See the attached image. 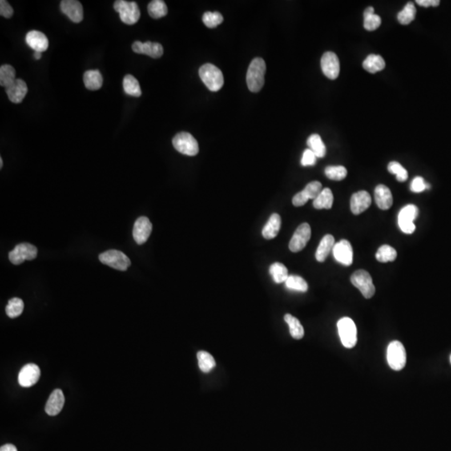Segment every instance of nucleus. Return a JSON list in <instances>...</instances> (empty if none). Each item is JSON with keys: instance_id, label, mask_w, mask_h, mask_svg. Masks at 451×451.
Here are the masks:
<instances>
[{"instance_id": "40", "label": "nucleus", "mask_w": 451, "mask_h": 451, "mask_svg": "<svg viewBox=\"0 0 451 451\" xmlns=\"http://www.w3.org/2000/svg\"><path fill=\"white\" fill-rule=\"evenodd\" d=\"M388 170L391 174H395L396 175L398 182H404L408 179V171L399 162H391L388 165Z\"/></svg>"}, {"instance_id": "3", "label": "nucleus", "mask_w": 451, "mask_h": 451, "mask_svg": "<svg viewBox=\"0 0 451 451\" xmlns=\"http://www.w3.org/2000/svg\"><path fill=\"white\" fill-rule=\"evenodd\" d=\"M114 9L119 13L121 21L126 25H135L141 17V11L136 3L126 0H117L114 4Z\"/></svg>"}, {"instance_id": "2", "label": "nucleus", "mask_w": 451, "mask_h": 451, "mask_svg": "<svg viewBox=\"0 0 451 451\" xmlns=\"http://www.w3.org/2000/svg\"><path fill=\"white\" fill-rule=\"evenodd\" d=\"M199 75L205 86L211 91H218L224 84V77L217 66L212 64H205L199 70Z\"/></svg>"}, {"instance_id": "38", "label": "nucleus", "mask_w": 451, "mask_h": 451, "mask_svg": "<svg viewBox=\"0 0 451 451\" xmlns=\"http://www.w3.org/2000/svg\"><path fill=\"white\" fill-rule=\"evenodd\" d=\"M25 308V304L24 302L18 298H14L10 299L8 303L7 307L5 308L6 315L10 318V319H15L17 317L19 316L22 313Z\"/></svg>"}, {"instance_id": "21", "label": "nucleus", "mask_w": 451, "mask_h": 451, "mask_svg": "<svg viewBox=\"0 0 451 451\" xmlns=\"http://www.w3.org/2000/svg\"><path fill=\"white\" fill-rule=\"evenodd\" d=\"M65 404V395L61 389H55L52 392L46 405L45 412L50 416H55L61 413Z\"/></svg>"}, {"instance_id": "12", "label": "nucleus", "mask_w": 451, "mask_h": 451, "mask_svg": "<svg viewBox=\"0 0 451 451\" xmlns=\"http://www.w3.org/2000/svg\"><path fill=\"white\" fill-rule=\"evenodd\" d=\"M321 68L323 74L328 79H337L340 71V64L337 54L330 51L324 53L321 58Z\"/></svg>"}, {"instance_id": "48", "label": "nucleus", "mask_w": 451, "mask_h": 451, "mask_svg": "<svg viewBox=\"0 0 451 451\" xmlns=\"http://www.w3.org/2000/svg\"><path fill=\"white\" fill-rule=\"evenodd\" d=\"M416 4L422 7H437L440 5V0H416Z\"/></svg>"}, {"instance_id": "35", "label": "nucleus", "mask_w": 451, "mask_h": 451, "mask_svg": "<svg viewBox=\"0 0 451 451\" xmlns=\"http://www.w3.org/2000/svg\"><path fill=\"white\" fill-rule=\"evenodd\" d=\"M416 15V6L413 3H408L404 9L398 14V21L401 25H409L415 21Z\"/></svg>"}, {"instance_id": "36", "label": "nucleus", "mask_w": 451, "mask_h": 451, "mask_svg": "<svg viewBox=\"0 0 451 451\" xmlns=\"http://www.w3.org/2000/svg\"><path fill=\"white\" fill-rule=\"evenodd\" d=\"M286 287L291 290L305 292L308 291V285L307 282L300 276L290 275L285 282Z\"/></svg>"}, {"instance_id": "16", "label": "nucleus", "mask_w": 451, "mask_h": 451, "mask_svg": "<svg viewBox=\"0 0 451 451\" xmlns=\"http://www.w3.org/2000/svg\"><path fill=\"white\" fill-rule=\"evenodd\" d=\"M133 51L136 54H143L153 58H161L164 53L162 45L159 43H153L147 41L142 43L141 41H135L132 45Z\"/></svg>"}, {"instance_id": "28", "label": "nucleus", "mask_w": 451, "mask_h": 451, "mask_svg": "<svg viewBox=\"0 0 451 451\" xmlns=\"http://www.w3.org/2000/svg\"><path fill=\"white\" fill-rule=\"evenodd\" d=\"M307 144L310 150L315 153L318 158H323L326 155V146L323 143L321 136L318 134H313L308 137Z\"/></svg>"}, {"instance_id": "8", "label": "nucleus", "mask_w": 451, "mask_h": 451, "mask_svg": "<svg viewBox=\"0 0 451 451\" xmlns=\"http://www.w3.org/2000/svg\"><path fill=\"white\" fill-rule=\"evenodd\" d=\"M351 283L361 292L365 299H371L375 293V287L370 274L365 270H358L351 276Z\"/></svg>"}, {"instance_id": "44", "label": "nucleus", "mask_w": 451, "mask_h": 451, "mask_svg": "<svg viewBox=\"0 0 451 451\" xmlns=\"http://www.w3.org/2000/svg\"><path fill=\"white\" fill-rule=\"evenodd\" d=\"M430 186L429 184H427L424 182V178L421 177H416L415 179L412 181L410 184V190L416 193H420L422 192L424 190L429 189Z\"/></svg>"}, {"instance_id": "22", "label": "nucleus", "mask_w": 451, "mask_h": 451, "mask_svg": "<svg viewBox=\"0 0 451 451\" xmlns=\"http://www.w3.org/2000/svg\"><path fill=\"white\" fill-rule=\"evenodd\" d=\"M375 198L376 204L381 210H388L393 205V195L390 189L384 185H378L375 188Z\"/></svg>"}, {"instance_id": "45", "label": "nucleus", "mask_w": 451, "mask_h": 451, "mask_svg": "<svg viewBox=\"0 0 451 451\" xmlns=\"http://www.w3.org/2000/svg\"><path fill=\"white\" fill-rule=\"evenodd\" d=\"M317 158H318L312 150L310 149H307L303 151V156L301 160V164L303 166H315Z\"/></svg>"}, {"instance_id": "50", "label": "nucleus", "mask_w": 451, "mask_h": 451, "mask_svg": "<svg viewBox=\"0 0 451 451\" xmlns=\"http://www.w3.org/2000/svg\"><path fill=\"white\" fill-rule=\"evenodd\" d=\"M364 14H375V9L372 7H368L365 9Z\"/></svg>"}, {"instance_id": "24", "label": "nucleus", "mask_w": 451, "mask_h": 451, "mask_svg": "<svg viewBox=\"0 0 451 451\" xmlns=\"http://www.w3.org/2000/svg\"><path fill=\"white\" fill-rule=\"evenodd\" d=\"M281 225H282V220L280 215L278 213L272 214L270 217L269 220L267 221V224L263 227L262 231L263 238L267 240H271L276 238L280 231Z\"/></svg>"}, {"instance_id": "26", "label": "nucleus", "mask_w": 451, "mask_h": 451, "mask_svg": "<svg viewBox=\"0 0 451 451\" xmlns=\"http://www.w3.org/2000/svg\"><path fill=\"white\" fill-rule=\"evenodd\" d=\"M363 67L369 73L375 74L384 70L385 67V61L380 55L369 54L363 62Z\"/></svg>"}, {"instance_id": "5", "label": "nucleus", "mask_w": 451, "mask_h": 451, "mask_svg": "<svg viewBox=\"0 0 451 451\" xmlns=\"http://www.w3.org/2000/svg\"><path fill=\"white\" fill-rule=\"evenodd\" d=\"M338 330L342 344L347 348H352L357 344V328L350 318H343L338 322Z\"/></svg>"}, {"instance_id": "7", "label": "nucleus", "mask_w": 451, "mask_h": 451, "mask_svg": "<svg viewBox=\"0 0 451 451\" xmlns=\"http://www.w3.org/2000/svg\"><path fill=\"white\" fill-rule=\"evenodd\" d=\"M99 259L105 265L123 272L126 271L131 264L130 258L124 252L118 250L105 251L103 253L100 254Z\"/></svg>"}, {"instance_id": "23", "label": "nucleus", "mask_w": 451, "mask_h": 451, "mask_svg": "<svg viewBox=\"0 0 451 451\" xmlns=\"http://www.w3.org/2000/svg\"><path fill=\"white\" fill-rule=\"evenodd\" d=\"M335 245V238L332 235L328 234V235L323 237L321 242L319 243V247H318L316 254H315L317 261L320 262V263L324 262L328 258L330 252L334 249Z\"/></svg>"}, {"instance_id": "15", "label": "nucleus", "mask_w": 451, "mask_h": 451, "mask_svg": "<svg viewBox=\"0 0 451 451\" xmlns=\"http://www.w3.org/2000/svg\"><path fill=\"white\" fill-rule=\"evenodd\" d=\"M61 12L67 16L72 22L81 23L83 21L84 10L82 5L77 0H64L61 3Z\"/></svg>"}, {"instance_id": "30", "label": "nucleus", "mask_w": 451, "mask_h": 451, "mask_svg": "<svg viewBox=\"0 0 451 451\" xmlns=\"http://www.w3.org/2000/svg\"><path fill=\"white\" fill-rule=\"evenodd\" d=\"M17 80L14 68L10 65H3L0 67V86L9 87Z\"/></svg>"}, {"instance_id": "46", "label": "nucleus", "mask_w": 451, "mask_h": 451, "mask_svg": "<svg viewBox=\"0 0 451 451\" xmlns=\"http://www.w3.org/2000/svg\"><path fill=\"white\" fill-rule=\"evenodd\" d=\"M14 14V9L11 7V5L5 0H1L0 1V14L3 17L6 18H11Z\"/></svg>"}, {"instance_id": "14", "label": "nucleus", "mask_w": 451, "mask_h": 451, "mask_svg": "<svg viewBox=\"0 0 451 451\" xmlns=\"http://www.w3.org/2000/svg\"><path fill=\"white\" fill-rule=\"evenodd\" d=\"M41 377V369L34 364L24 366L18 374V384L25 388L33 386Z\"/></svg>"}, {"instance_id": "52", "label": "nucleus", "mask_w": 451, "mask_h": 451, "mask_svg": "<svg viewBox=\"0 0 451 451\" xmlns=\"http://www.w3.org/2000/svg\"><path fill=\"white\" fill-rule=\"evenodd\" d=\"M0 167L2 168L3 167V159L2 158H0Z\"/></svg>"}, {"instance_id": "49", "label": "nucleus", "mask_w": 451, "mask_h": 451, "mask_svg": "<svg viewBox=\"0 0 451 451\" xmlns=\"http://www.w3.org/2000/svg\"><path fill=\"white\" fill-rule=\"evenodd\" d=\"M0 451H18L17 448L14 446V444H7L3 445L0 449Z\"/></svg>"}, {"instance_id": "1", "label": "nucleus", "mask_w": 451, "mask_h": 451, "mask_svg": "<svg viewBox=\"0 0 451 451\" xmlns=\"http://www.w3.org/2000/svg\"><path fill=\"white\" fill-rule=\"evenodd\" d=\"M266 74V63L263 58H254L250 64L247 73V87L250 91L258 93L262 90L264 85Z\"/></svg>"}, {"instance_id": "34", "label": "nucleus", "mask_w": 451, "mask_h": 451, "mask_svg": "<svg viewBox=\"0 0 451 451\" xmlns=\"http://www.w3.org/2000/svg\"><path fill=\"white\" fill-rule=\"evenodd\" d=\"M375 257L380 263L394 262L397 258V251L389 245H383L378 249Z\"/></svg>"}, {"instance_id": "11", "label": "nucleus", "mask_w": 451, "mask_h": 451, "mask_svg": "<svg viewBox=\"0 0 451 451\" xmlns=\"http://www.w3.org/2000/svg\"><path fill=\"white\" fill-rule=\"evenodd\" d=\"M311 238V227L308 223L301 224L294 232L289 243V249L292 252H299L306 247Z\"/></svg>"}, {"instance_id": "32", "label": "nucleus", "mask_w": 451, "mask_h": 451, "mask_svg": "<svg viewBox=\"0 0 451 451\" xmlns=\"http://www.w3.org/2000/svg\"><path fill=\"white\" fill-rule=\"evenodd\" d=\"M269 272L276 283H285L289 276L287 267L281 263H275L270 266Z\"/></svg>"}, {"instance_id": "9", "label": "nucleus", "mask_w": 451, "mask_h": 451, "mask_svg": "<svg viewBox=\"0 0 451 451\" xmlns=\"http://www.w3.org/2000/svg\"><path fill=\"white\" fill-rule=\"evenodd\" d=\"M38 255L37 247L30 243H21L9 253V261L14 265H19L25 261L35 259Z\"/></svg>"}, {"instance_id": "27", "label": "nucleus", "mask_w": 451, "mask_h": 451, "mask_svg": "<svg viewBox=\"0 0 451 451\" xmlns=\"http://www.w3.org/2000/svg\"><path fill=\"white\" fill-rule=\"evenodd\" d=\"M334 203V195L329 188H324L321 192L317 197L316 199L313 200V207L319 209H330L332 207Z\"/></svg>"}, {"instance_id": "29", "label": "nucleus", "mask_w": 451, "mask_h": 451, "mask_svg": "<svg viewBox=\"0 0 451 451\" xmlns=\"http://www.w3.org/2000/svg\"><path fill=\"white\" fill-rule=\"evenodd\" d=\"M123 89L124 91L130 96L140 97L142 95V89L140 86L139 81L131 74H127L124 77Z\"/></svg>"}, {"instance_id": "37", "label": "nucleus", "mask_w": 451, "mask_h": 451, "mask_svg": "<svg viewBox=\"0 0 451 451\" xmlns=\"http://www.w3.org/2000/svg\"><path fill=\"white\" fill-rule=\"evenodd\" d=\"M198 364L203 372H209L215 366L214 358L209 352L200 351L198 352Z\"/></svg>"}, {"instance_id": "41", "label": "nucleus", "mask_w": 451, "mask_h": 451, "mask_svg": "<svg viewBox=\"0 0 451 451\" xmlns=\"http://www.w3.org/2000/svg\"><path fill=\"white\" fill-rule=\"evenodd\" d=\"M202 21L207 27L213 29L222 24L223 17L219 12H206L203 14Z\"/></svg>"}, {"instance_id": "39", "label": "nucleus", "mask_w": 451, "mask_h": 451, "mask_svg": "<svg viewBox=\"0 0 451 451\" xmlns=\"http://www.w3.org/2000/svg\"><path fill=\"white\" fill-rule=\"evenodd\" d=\"M325 175L328 179L342 181L348 175V171L343 166H330L325 169Z\"/></svg>"}, {"instance_id": "42", "label": "nucleus", "mask_w": 451, "mask_h": 451, "mask_svg": "<svg viewBox=\"0 0 451 451\" xmlns=\"http://www.w3.org/2000/svg\"><path fill=\"white\" fill-rule=\"evenodd\" d=\"M322 190H323V186H322L321 182L315 181V182L308 183L302 191L308 200H315L317 197L320 194Z\"/></svg>"}, {"instance_id": "4", "label": "nucleus", "mask_w": 451, "mask_h": 451, "mask_svg": "<svg viewBox=\"0 0 451 451\" xmlns=\"http://www.w3.org/2000/svg\"><path fill=\"white\" fill-rule=\"evenodd\" d=\"M173 146L183 155L194 156L199 152V146L193 135L188 132H180L172 140Z\"/></svg>"}, {"instance_id": "53", "label": "nucleus", "mask_w": 451, "mask_h": 451, "mask_svg": "<svg viewBox=\"0 0 451 451\" xmlns=\"http://www.w3.org/2000/svg\"><path fill=\"white\" fill-rule=\"evenodd\" d=\"M450 363H451V356H450Z\"/></svg>"}, {"instance_id": "47", "label": "nucleus", "mask_w": 451, "mask_h": 451, "mask_svg": "<svg viewBox=\"0 0 451 451\" xmlns=\"http://www.w3.org/2000/svg\"><path fill=\"white\" fill-rule=\"evenodd\" d=\"M308 201V198H306L303 191H300V192L294 195L293 198H292V204L295 207H302L303 205H305Z\"/></svg>"}, {"instance_id": "13", "label": "nucleus", "mask_w": 451, "mask_h": 451, "mask_svg": "<svg viewBox=\"0 0 451 451\" xmlns=\"http://www.w3.org/2000/svg\"><path fill=\"white\" fill-rule=\"evenodd\" d=\"M152 231V224L146 217H141L135 221L133 227V238L138 245H142L148 240Z\"/></svg>"}, {"instance_id": "18", "label": "nucleus", "mask_w": 451, "mask_h": 451, "mask_svg": "<svg viewBox=\"0 0 451 451\" xmlns=\"http://www.w3.org/2000/svg\"><path fill=\"white\" fill-rule=\"evenodd\" d=\"M26 44L34 50V52L46 51L49 48V40L42 32L38 30H31L29 31L25 37Z\"/></svg>"}, {"instance_id": "17", "label": "nucleus", "mask_w": 451, "mask_h": 451, "mask_svg": "<svg viewBox=\"0 0 451 451\" xmlns=\"http://www.w3.org/2000/svg\"><path fill=\"white\" fill-rule=\"evenodd\" d=\"M334 256L339 263L345 266H350L352 263V248L350 243L347 240H341L335 243L332 249Z\"/></svg>"}, {"instance_id": "43", "label": "nucleus", "mask_w": 451, "mask_h": 451, "mask_svg": "<svg viewBox=\"0 0 451 451\" xmlns=\"http://www.w3.org/2000/svg\"><path fill=\"white\" fill-rule=\"evenodd\" d=\"M381 18L375 14H364V27L368 31H374L381 25Z\"/></svg>"}, {"instance_id": "6", "label": "nucleus", "mask_w": 451, "mask_h": 451, "mask_svg": "<svg viewBox=\"0 0 451 451\" xmlns=\"http://www.w3.org/2000/svg\"><path fill=\"white\" fill-rule=\"evenodd\" d=\"M387 360L392 369L402 370L406 364V351L400 341L391 342L387 348Z\"/></svg>"}, {"instance_id": "20", "label": "nucleus", "mask_w": 451, "mask_h": 451, "mask_svg": "<svg viewBox=\"0 0 451 451\" xmlns=\"http://www.w3.org/2000/svg\"><path fill=\"white\" fill-rule=\"evenodd\" d=\"M9 101L14 104H19L24 101L28 93V86L25 81L17 79L9 87L5 88Z\"/></svg>"}, {"instance_id": "10", "label": "nucleus", "mask_w": 451, "mask_h": 451, "mask_svg": "<svg viewBox=\"0 0 451 451\" xmlns=\"http://www.w3.org/2000/svg\"><path fill=\"white\" fill-rule=\"evenodd\" d=\"M419 215V209L415 205H407L399 213V226L404 233L412 234L416 231L414 223Z\"/></svg>"}, {"instance_id": "33", "label": "nucleus", "mask_w": 451, "mask_h": 451, "mask_svg": "<svg viewBox=\"0 0 451 451\" xmlns=\"http://www.w3.org/2000/svg\"><path fill=\"white\" fill-rule=\"evenodd\" d=\"M168 9L162 0H153L148 5V13L153 18H161L167 14Z\"/></svg>"}, {"instance_id": "25", "label": "nucleus", "mask_w": 451, "mask_h": 451, "mask_svg": "<svg viewBox=\"0 0 451 451\" xmlns=\"http://www.w3.org/2000/svg\"><path fill=\"white\" fill-rule=\"evenodd\" d=\"M84 84L88 90H97L103 85V77L101 72L97 70H87L84 74Z\"/></svg>"}, {"instance_id": "19", "label": "nucleus", "mask_w": 451, "mask_h": 451, "mask_svg": "<svg viewBox=\"0 0 451 451\" xmlns=\"http://www.w3.org/2000/svg\"><path fill=\"white\" fill-rule=\"evenodd\" d=\"M372 198L366 191H359L351 198L350 208L352 214L359 215L370 207Z\"/></svg>"}, {"instance_id": "51", "label": "nucleus", "mask_w": 451, "mask_h": 451, "mask_svg": "<svg viewBox=\"0 0 451 451\" xmlns=\"http://www.w3.org/2000/svg\"><path fill=\"white\" fill-rule=\"evenodd\" d=\"M34 57L35 60H40L41 58V53H40V52H34Z\"/></svg>"}, {"instance_id": "31", "label": "nucleus", "mask_w": 451, "mask_h": 451, "mask_svg": "<svg viewBox=\"0 0 451 451\" xmlns=\"http://www.w3.org/2000/svg\"><path fill=\"white\" fill-rule=\"evenodd\" d=\"M284 320L289 326L290 335L295 339H303L304 329L299 319L291 315H286Z\"/></svg>"}]
</instances>
